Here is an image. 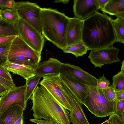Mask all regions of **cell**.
Returning a JSON list of instances; mask_svg holds the SVG:
<instances>
[{"label": "cell", "mask_w": 124, "mask_h": 124, "mask_svg": "<svg viewBox=\"0 0 124 124\" xmlns=\"http://www.w3.org/2000/svg\"><path fill=\"white\" fill-rule=\"evenodd\" d=\"M112 19L98 11L83 21L82 40L88 50L113 46L116 37Z\"/></svg>", "instance_id": "6da1fadb"}, {"label": "cell", "mask_w": 124, "mask_h": 124, "mask_svg": "<svg viewBox=\"0 0 124 124\" xmlns=\"http://www.w3.org/2000/svg\"><path fill=\"white\" fill-rule=\"evenodd\" d=\"M34 119L48 121L53 124H70L69 113L43 86H38L30 98Z\"/></svg>", "instance_id": "7a4b0ae2"}, {"label": "cell", "mask_w": 124, "mask_h": 124, "mask_svg": "<svg viewBox=\"0 0 124 124\" xmlns=\"http://www.w3.org/2000/svg\"><path fill=\"white\" fill-rule=\"evenodd\" d=\"M42 34L45 39L63 50L66 46V35L69 17L55 9L41 8Z\"/></svg>", "instance_id": "3957f363"}, {"label": "cell", "mask_w": 124, "mask_h": 124, "mask_svg": "<svg viewBox=\"0 0 124 124\" xmlns=\"http://www.w3.org/2000/svg\"><path fill=\"white\" fill-rule=\"evenodd\" d=\"M87 94L84 105L92 114L99 117L109 116L114 113L115 102L108 100L102 90L96 86L87 85Z\"/></svg>", "instance_id": "277c9868"}, {"label": "cell", "mask_w": 124, "mask_h": 124, "mask_svg": "<svg viewBox=\"0 0 124 124\" xmlns=\"http://www.w3.org/2000/svg\"><path fill=\"white\" fill-rule=\"evenodd\" d=\"M14 8L19 18L42 34L40 17L41 8L35 3L21 1L16 2Z\"/></svg>", "instance_id": "5b68a950"}, {"label": "cell", "mask_w": 124, "mask_h": 124, "mask_svg": "<svg viewBox=\"0 0 124 124\" xmlns=\"http://www.w3.org/2000/svg\"><path fill=\"white\" fill-rule=\"evenodd\" d=\"M15 25L19 35L22 39L31 47L41 55L45 39L42 34L20 18Z\"/></svg>", "instance_id": "8992f818"}, {"label": "cell", "mask_w": 124, "mask_h": 124, "mask_svg": "<svg viewBox=\"0 0 124 124\" xmlns=\"http://www.w3.org/2000/svg\"><path fill=\"white\" fill-rule=\"evenodd\" d=\"M58 84L65 95L73 112L69 113L70 122L73 124H89L82 108V104L59 78Z\"/></svg>", "instance_id": "52a82bcc"}, {"label": "cell", "mask_w": 124, "mask_h": 124, "mask_svg": "<svg viewBox=\"0 0 124 124\" xmlns=\"http://www.w3.org/2000/svg\"><path fill=\"white\" fill-rule=\"evenodd\" d=\"M26 84L15 86L0 97V113L8 108L16 105H20L24 110L27 107L25 101Z\"/></svg>", "instance_id": "ba28073f"}, {"label": "cell", "mask_w": 124, "mask_h": 124, "mask_svg": "<svg viewBox=\"0 0 124 124\" xmlns=\"http://www.w3.org/2000/svg\"><path fill=\"white\" fill-rule=\"evenodd\" d=\"M119 51L113 46L91 50L88 57L95 68H101L104 65L120 62L118 57Z\"/></svg>", "instance_id": "9c48e42d"}, {"label": "cell", "mask_w": 124, "mask_h": 124, "mask_svg": "<svg viewBox=\"0 0 124 124\" xmlns=\"http://www.w3.org/2000/svg\"><path fill=\"white\" fill-rule=\"evenodd\" d=\"M58 77L59 75L44 77H43L40 84L46 89L60 104L70 112H73L72 108L58 84Z\"/></svg>", "instance_id": "30bf717a"}, {"label": "cell", "mask_w": 124, "mask_h": 124, "mask_svg": "<svg viewBox=\"0 0 124 124\" xmlns=\"http://www.w3.org/2000/svg\"><path fill=\"white\" fill-rule=\"evenodd\" d=\"M19 55L30 58L37 64L41 60V55L29 46L19 35L16 36L11 42L8 54V60Z\"/></svg>", "instance_id": "8fae6325"}, {"label": "cell", "mask_w": 124, "mask_h": 124, "mask_svg": "<svg viewBox=\"0 0 124 124\" xmlns=\"http://www.w3.org/2000/svg\"><path fill=\"white\" fill-rule=\"evenodd\" d=\"M60 73L73 77L86 85L97 86L98 79L78 66L62 63Z\"/></svg>", "instance_id": "7c38bea8"}, {"label": "cell", "mask_w": 124, "mask_h": 124, "mask_svg": "<svg viewBox=\"0 0 124 124\" xmlns=\"http://www.w3.org/2000/svg\"><path fill=\"white\" fill-rule=\"evenodd\" d=\"M73 8L75 17L83 21L100 9L96 0H74Z\"/></svg>", "instance_id": "4fadbf2b"}, {"label": "cell", "mask_w": 124, "mask_h": 124, "mask_svg": "<svg viewBox=\"0 0 124 124\" xmlns=\"http://www.w3.org/2000/svg\"><path fill=\"white\" fill-rule=\"evenodd\" d=\"M60 79L69 88L78 100L85 105V100L87 94V85L74 78L60 73Z\"/></svg>", "instance_id": "5bb4252c"}, {"label": "cell", "mask_w": 124, "mask_h": 124, "mask_svg": "<svg viewBox=\"0 0 124 124\" xmlns=\"http://www.w3.org/2000/svg\"><path fill=\"white\" fill-rule=\"evenodd\" d=\"M83 21L75 17L69 18L66 35V46L82 41Z\"/></svg>", "instance_id": "9a60e30c"}, {"label": "cell", "mask_w": 124, "mask_h": 124, "mask_svg": "<svg viewBox=\"0 0 124 124\" xmlns=\"http://www.w3.org/2000/svg\"><path fill=\"white\" fill-rule=\"evenodd\" d=\"M62 63L53 58L39 62L35 69V75L41 78L48 76L59 75Z\"/></svg>", "instance_id": "2e32d148"}, {"label": "cell", "mask_w": 124, "mask_h": 124, "mask_svg": "<svg viewBox=\"0 0 124 124\" xmlns=\"http://www.w3.org/2000/svg\"><path fill=\"white\" fill-rule=\"evenodd\" d=\"M1 65L9 72L21 76L26 80L36 75L35 69L31 66L14 63L8 60Z\"/></svg>", "instance_id": "e0dca14e"}, {"label": "cell", "mask_w": 124, "mask_h": 124, "mask_svg": "<svg viewBox=\"0 0 124 124\" xmlns=\"http://www.w3.org/2000/svg\"><path fill=\"white\" fill-rule=\"evenodd\" d=\"M103 12L117 18L124 19V0H109L104 8Z\"/></svg>", "instance_id": "ac0fdd59"}, {"label": "cell", "mask_w": 124, "mask_h": 124, "mask_svg": "<svg viewBox=\"0 0 124 124\" xmlns=\"http://www.w3.org/2000/svg\"><path fill=\"white\" fill-rule=\"evenodd\" d=\"M24 109L18 105L8 108L0 113V124H12L17 115Z\"/></svg>", "instance_id": "d6986e66"}, {"label": "cell", "mask_w": 124, "mask_h": 124, "mask_svg": "<svg viewBox=\"0 0 124 124\" xmlns=\"http://www.w3.org/2000/svg\"><path fill=\"white\" fill-rule=\"evenodd\" d=\"M88 50L87 46L82 41L67 46L62 50L64 53L73 54L77 57L86 54Z\"/></svg>", "instance_id": "ffe728a7"}, {"label": "cell", "mask_w": 124, "mask_h": 124, "mask_svg": "<svg viewBox=\"0 0 124 124\" xmlns=\"http://www.w3.org/2000/svg\"><path fill=\"white\" fill-rule=\"evenodd\" d=\"M0 16L1 19L15 25L19 18L14 8L0 9Z\"/></svg>", "instance_id": "44dd1931"}, {"label": "cell", "mask_w": 124, "mask_h": 124, "mask_svg": "<svg viewBox=\"0 0 124 124\" xmlns=\"http://www.w3.org/2000/svg\"><path fill=\"white\" fill-rule=\"evenodd\" d=\"M113 27L115 32L116 42L124 44V19L117 18L112 19Z\"/></svg>", "instance_id": "7402d4cb"}, {"label": "cell", "mask_w": 124, "mask_h": 124, "mask_svg": "<svg viewBox=\"0 0 124 124\" xmlns=\"http://www.w3.org/2000/svg\"><path fill=\"white\" fill-rule=\"evenodd\" d=\"M41 78L35 75L26 80L25 101L26 103L30 98L35 90L40 84L39 81Z\"/></svg>", "instance_id": "603a6c76"}, {"label": "cell", "mask_w": 124, "mask_h": 124, "mask_svg": "<svg viewBox=\"0 0 124 124\" xmlns=\"http://www.w3.org/2000/svg\"><path fill=\"white\" fill-rule=\"evenodd\" d=\"M111 85L115 91L124 90V60L121 62V70L112 78Z\"/></svg>", "instance_id": "cb8c5ba5"}, {"label": "cell", "mask_w": 124, "mask_h": 124, "mask_svg": "<svg viewBox=\"0 0 124 124\" xmlns=\"http://www.w3.org/2000/svg\"><path fill=\"white\" fill-rule=\"evenodd\" d=\"M0 35H19L15 25L2 19L0 20Z\"/></svg>", "instance_id": "d4e9b609"}, {"label": "cell", "mask_w": 124, "mask_h": 124, "mask_svg": "<svg viewBox=\"0 0 124 124\" xmlns=\"http://www.w3.org/2000/svg\"><path fill=\"white\" fill-rule=\"evenodd\" d=\"M8 60L14 63L31 66L35 69L38 65L32 59L21 55L13 57Z\"/></svg>", "instance_id": "484cf974"}, {"label": "cell", "mask_w": 124, "mask_h": 124, "mask_svg": "<svg viewBox=\"0 0 124 124\" xmlns=\"http://www.w3.org/2000/svg\"><path fill=\"white\" fill-rule=\"evenodd\" d=\"M11 42L0 46V65L8 60V54Z\"/></svg>", "instance_id": "4316f807"}, {"label": "cell", "mask_w": 124, "mask_h": 124, "mask_svg": "<svg viewBox=\"0 0 124 124\" xmlns=\"http://www.w3.org/2000/svg\"><path fill=\"white\" fill-rule=\"evenodd\" d=\"M124 99L115 101L114 105V112L124 120Z\"/></svg>", "instance_id": "83f0119b"}, {"label": "cell", "mask_w": 124, "mask_h": 124, "mask_svg": "<svg viewBox=\"0 0 124 124\" xmlns=\"http://www.w3.org/2000/svg\"><path fill=\"white\" fill-rule=\"evenodd\" d=\"M102 91L105 97L108 100L110 101H115V91L111 85Z\"/></svg>", "instance_id": "f1b7e54d"}, {"label": "cell", "mask_w": 124, "mask_h": 124, "mask_svg": "<svg viewBox=\"0 0 124 124\" xmlns=\"http://www.w3.org/2000/svg\"><path fill=\"white\" fill-rule=\"evenodd\" d=\"M99 78L97 80L96 87L97 88L102 90L110 86V82L104 76V74Z\"/></svg>", "instance_id": "f546056e"}, {"label": "cell", "mask_w": 124, "mask_h": 124, "mask_svg": "<svg viewBox=\"0 0 124 124\" xmlns=\"http://www.w3.org/2000/svg\"><path fill=\"white\" fill-rule=\"evenodd\" d=\"M108 120L109 124H124V120L115 113L109 116Z\"/></svg>", "instance_id": "4dcf8cb0"}, {"label": "cell", "mask_w": 124, "mask_h": 124, "mask_svg": "<svg viewBox=\"0 0 124 124\" xmlns=\"http://www.w3.org/2000/svg\"><path fill=\"white\" fill-rule=\"evenodd\" d=\"M0 76L6 80L14 82L10 74L1 65H0Z\"/></svg>", "instance_id": "1f68e13d"}, {"label": "cell", "mask_w": 124, "mask_h": 124, "mask_svg": "<svg viewBox=\"0 0 124 124\" xmlns=\"http://www.w3.org/2000/svg\"><path fill=\"white\" fill-rule=\"evenodd\" d=\"M15 2L13 0H0V9L14 8Z\"/></svg>", "instance_id": "d6a6232c"}, {"label": "cell", "mask_w": 124, "mask_h": 124, "mask_svg": "<svg viewBox=\"0 0 124 124\" xmlns=\"http://www.w3.org/2000/svg\"><path fill=\"white\" fill-rule=\"evenodd\" d=\"M16 36L0 35V46L11 42Z\"/></svg>", "instance_id": "836d02e7"}, {"label": "cell", "mask_w": 124, "mask_h": 124, "mask_svg": "<svg viewBox=\"0 0 124 124\" xmlns=\"http://www.w3.org/2000/svg\"><path fill=\"white\" fill-rule=\"evenodd\" d=\"M0 83L5 88L9 90L15 86L14 82L6 80L0 76Z\"/></svg>", "instance_id": "e575fe53"}, {"label": "cell", "mask_w": 124, "mask_h": 124, "mask_svg": "<svg viewBox=\"0 0 124 124\" xmlns=\"http://www.w3.org/2000/svg\"><path fill=\"white\" fill-rule=\"evenodd\" d=\"M24 110H22L17 115L12 124H23V114Z\"/></svg>", "instance_id": "d590c367"}, {"label": "cell", "mask_w": 124, "mask_h": 124, "mask_svg": "<svg viewBox=\"0 0 124 124\" xmlns=\"http://www.w3.org/2000/svg\"><path fill=\"white\" fill-rule=\"evenodd\" d=\"M115 91V101H118L124 99V90Z\"/></svg>", "instance_id": "8d00e7d4"}, {"label": "cell", "mask_w": 124, "mask_h": 124, "mask_svg": "<svg viewBox=\"0 0 124 124\" xmlns=\"http://www.w3.org/2000/svg\"><path fill=\"white\" fill-rule=\"evenodd\" d=\"M30 121L33 123L37 124H53L52 123L48 121L38 119H30Z\"/></svg>", "instance_id": "74e56055"}, {"label": "cell", "mask_w": 124, "mask_h": 124, "mask_svg": "<svg viewBox=\"0 0 124 124\" xmlns=\"http://www.w3.org/2000/svg\"><path fill=\"white\" fill-rule=\"evenodd\" d=\"M99 5V9H103L109 0H96Z\"/></svg>", "instance_id": "f35d334b"}, {"label": "cell", "mask_w": 124, "mask_h": 124, "mask_svg": "<svg viewBox=\"0 0 124 124\" xmlns=\"http://www.w3.org/2000/svg\"><path fill=\"white\" fill-rule=\"evenodd\" d=\"M9 90L0 83V96H1L5 94Z\"/></svg>", "instance_id": "ab89813d"}, {"label": "cell", "mask_w": 124, "mask_h": 124, "mask_svg": "<svg viewBox=\"0 0 124 124\" xmlns=\"http://www.w3.org/2000/svg\"><path fill=\"white\" fill-rule=\"evenodd\" d=\"M70 1L69 0H55V1L54 3H62L64 4H67Z\"/></svg>", "instance_id": "60d3db41"}, {"label": "cell", "mask_w": 124, "mask_h": 124, "mask_svg": "<svg viewBox=\"0 0 124 124\" xmlns=\"http://www.w3.org/2000/svg\"><path fill=\"white\" fill-rule=\"evenodd\" d=\"M100 124H109L108 120H106L105 121Z\"/></svg>", "instance_id": "b9f144b4"}, {"label": "cell", "mask_w": 124, "mask_h": 124, "mask_svg": "<svg viewBox=\"0 0 124 124\" xmlns=\"http://www.w3.org/2000/svg\"><path fill=\"white\" fill-rule=\"evenodd\" d=\"M1 18L0 16V20H1Z\"/></svg>", "instance_id": "7bdbcfd3"}]
</instances>
